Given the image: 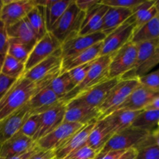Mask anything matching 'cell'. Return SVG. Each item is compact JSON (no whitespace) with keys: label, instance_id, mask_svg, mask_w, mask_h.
<instances>
[{"label":"cell","instance_id":"49","mask_svg":"<svg viewBox=\"0 0 159 159\" xmlns=\"http://www.w3.org/2000/svg\"><path fill=\"white\" fill-rule=\"evenodd\" d=\"M144 110H159V96H157Z\"/></svg>","mask_w":159,"mask_h":159},{"label":"cell","instance_id":"3","mask_svg":"<svg viewBox=\"0 0 159 159\" xmlns=\"http://www.w3.org/2000/svg\"><path fill=\"white\" fill-rule=\"evenodd\" d=\"M110 60H111V54L100 56L96 59L92 64L83 81L79 85L75 87L65 97H64L61 102L66 105L81 93H84L100 82L109 79L108 69Z\"/></svg>","mask_w":159,"mask_h":159},{"label":"cell","instance_id":"52","mask_svg":"<svg viewBox=\"0 0 159 159\" xmlns=\"http://www.w3.org/2000/svg\"><path fill=\"white\" fill-rule=\"evenodd\" d=\"M5 55H0V75H1V71H2V66L3 61H4V58H5Z\"/></svg>","mask_w":159,"mask_h":159},{"label":"cell","instance_id":"20","mask_svg":"<svg viewBox=\"0 0 159 159\" xmlns=\"http://www.w3.org/2000/svg\"><path fill=\"white\" fill-rule=\"evenodd\" d=\"M36 142L32 138L18 133L0 145V159L21 155L32 149Z\"/></svg>","mask_w":159,"mask_h":159},{"label":"cell","instance_id":"33","mask_svg":"<svg viewBox=\"0 0 159 159\" xmlns=\"http://www.w3.org/2000/svg\"><path fill=\"white\" fill-rule=\"evenodd\" d=\"M25 64L6 54L2 66L1 74L10 79H17L24 75Z\"/></svg>","mask_w":159,"mask_h":159},{"label":"cell","instance_id":"25","mask_svg":"<svg viewBox=\"0 0 159 159\" xmlns=\"http://www.w3.org/2000/svg\"><path fill=\"white\" fill-rule=\"evenodd\" d=\"M132 16V10L117 7H109L102 20L101 32L106 36L119 27Z\"/></svg>","mask_w":159,"mask_h":159},{"label":"cell","instance_id":"48","mask_svg":"<svg viewBox=\"0 0 159 159\" xmlns=\"http://www.w3.org/2000/svg\"><path fill=\"white\" fill-rule=\"evenodd\" d=\"M137 157H138V151L136 148H133L126 150L119 159H137Z\"/></svg>","mask_w":159,"mask_h":159},{"label":"cell","instance_id":"28","mask_svg":"<svg viewBox=\"0 0 159 159\" xmlns=\"http://www.w3.org/2000/svg\"><path fill=\"white\" fill-rule=\"evenodd\" d=\"M155 0H143L142 2L132 9V18L134 23V31L158 16Z\"/></svg>","mask_w":159,"mask_h":159},{"label":"cell","instance_id":"15","mask_svg":"<svg viewBox=\"0 0 159 159\" xmlns=\"http://www.w3.org/2000/svg\"><path fill=\"white\" fill-rule=\"evenodd\" d=\"M105 37L106 35L103 33L97 32L88 35H78L67 40L61 45L62 59L88 49L90 47L102 42Z\"/></svg>","mask_w":159,"mask_h":159},{"label":"cell","instance_id":"46","mask_svg":"<svg viewBox=\"0 0 159 159\" xmlns=\"http://www.w3.org/2000/svg\"><path fill=\"white\" fill-rule=\"evenodd\" d=\"M54 151H43L40 150L37 153L33 155L29 159H54Z\"/></svg>","mask_w":159,"mask_h":159},{"label":"cell","instance_id":"43","mask_svg":"<svg viewBox=\"0 0 159 159\" xmlns=\"http://www.w3.org/2000/svg\"><path fill=\"white\" fill-rule=\"evenodd\" d=\"M15 79H10L1 74L0 75V100L4 96L8 89L10 88L11 85L15 82Z\"/></svg>","mask_w":159,"mask_h":159},{"label":"cell","instance_id":"6","mask_svg":"<svg viewBox=\"0 0 159 159\" xmlns=\"http://www.w3.org/2000/svg\"><path fill=\"white\" fill-rule=\"evenodd\" d=\"M139 85L140 82L138 78L120 79L119 82L108 93L102 105L99 107V110L101 113L100 119H102L114 111Z\"/></svg>","mask_w":159,"mask_h":159},{"label":"cell","instance_id":"38","mask_svg":"<svg viewBox=\"0 0 159 159\" xmlns=\"http://www.w3.org/2000/svg\"><path fill=\"white\" fill-rule=\"evenodd\" d=\"M140 85L151 89L159 91V69L138 77Z\"/></svg>","mask_w":159,"mask_h":159},{"label":"cell","instance_id":"8","mask_svg":"<svg viewBox=\"0 0 159 159\" xmlns=\"http://www.w3.org/2000/svg\"><path fill=\"white\" fill-rule=\"evenodd\" d=\"M152 134L144 130L134 128H128L115 133L106 144L100 152L110 151H126L133 148H137L141 142ZM99 152V153H100Z\"/></svg>","mask_w":159,"mask_h":159},{"label":"cell","instance_id":"54","mask_svg":"<svg viewBox=\"0 0 159 159\" xmlns=\"http://www.w3.org/2000/svg\"><path fill=\"white\" fill-rule=\"evenodd\" d=\"M158 128H159V123H158Z\"/></svg>","mask_w":159,"mask_h":159},{"label":"cell","instance_id":"21","mask_svg":"<svg viewBox=\"0 0 159 159\" xmlns=\"http://www.w3.org/2000/svg\"><path fill=\"white\" fill-rule=\"evenodd\" d=\"M108 9V6L102 4L100 1H99L89 10L87 11L79 35H88L101 32L103 17Z\"/></svg>","mask_w":159,"mask_h":159},{"label":"cell","instance_id":"2","mask_svg":"<svg viewBox=\"0 0 159 159\" xmlns=\"http://www.w3.org/2000/svg\"><path fill=\"white\" fill-rule=\"evenodd\" d=\"M85 15V12L81 11L75 5V0H72L63 15L48 32L61 45L67 40L79 35Z\"/></svg>","mask_w":159,"mask_h":159},{"label":"cell","instance_id":"44","mask_svg":"<svg viewBox=\"0 0 159 159\" xmlns=\"http://www.w3.org/2000/svg\"><path fill=\"white\" fill-rule=\"evenodd\" d=\"M125 151H110L98 153L95 159H119Z\"/></svg>","mask_w":159,"mask_h":159},{"label":"cell","instance_id":"9","mask_svg":"<svg viewBox=\"0 0 159 159\" xmlns=\"http://www.w3.org/2000/svg\"><path fill=\"white\" fill-rule=\"evenodd\" d=\"M134 32V23L132 16H130L119 27L106 36L102 42L100 56L113 54L123 46L131 41Z\"/></svg>","mask_w":159,"mask_h":159},{"label":"cell","instance_id":"47","mask_svg":"<svg viewBox=\"0 0 159 159\" xmlns=\"http://www.w3.org/2000/svg\"><path fill=\"white\" fill-rule=\"evenodd\" d=\"M40 150H41V149L39 148L38 146H37V144H36V145L34 146L32 149H30V150L28 151V152H25V153L21 154V155H16V156H13V157H10V158H5V159H29L30 157H32L33 155H35L36 153H37Z\"/></svg>","mask_w":159,"mask_h":159},{"label":"cell","instance_id":"17","mask_svg":"<svg viewBox=\"0 0 159 159\" xmlns=\"http://www.w3.org/2000/svg\"><path fill=\"white\" fill-rule=\"evenodd\" d=\"M66 105L61 103L40 114V125L33 140L34 142L43 138L58 127L64 121Z\"/></svg>","mask_w":159,"mask_h":159},{"label":"cell","instance_id":"5","mask_svg":"<svg viewBox=\"0 0 159 159\" xmlns=\"http://www.w3.org/2000/svg\"><path fill=\"white\" fill-rule=\"evenodd\" d=\"M137 44L129 42L111 54L108 79H122L134 68L137 59Z\"/></svg>","mask_w":159,"mask_h":159},{"label":"cell","instance_id":"39","mask_svg":"<svg viewBox=\"0 0 159 159\" xmlns=\"http://www.w3.org/2000/svg\"><path fill=\"white\" fill-rule=\"evenodd\" d=\"M93 62H90V63L85 64V65H81V66L76 67V68L67 71L68 73V75H69L73 84L75 85V87L77 86L78 85H79L83 81V79L86 76L87 73H88Z\"/></svg>","mask_w":159,"mask_h":159},{"label":"cell","instance_id":"23","mask_svg":"<svg viewBox=\"0 0 159 159\" xmlns=\"http://www.w3.org/2000/svg\"><path fill=\"white\" fill-rule=\"evenodd\" d=\"M113 134H114L105 120H99L90 132L86 145L93 148L98 154L102 151Z\"/></svg>","mask_w":159,"mask_h":159},{"label":"cell","instance_id":"41","mask_svg":"<svg viewBox=\"0 0 159 159\" xmlns=\"http://www.w3.org/2000/svg\"><path fill=\"white\" fill-rule=\"evenodd\" d=\"M142 2L143 0H101L100 3L108 7L124 8L132 10L135 6Z\"/></svg>","mask_w":159,"mask_h":159},{"label":"cell","instance_id":"13","mask_svg":"<svg viewBox=\"0 0 159 159\" xmlns=\"http://www.w3.org/2000/svg\"><path fill=\"white\" fill-rule=\"evenodd\" d=\"M34 7L33 0H3L0 20L6 27L12 26L26 18Z\"/></svg>","mask_w":159,"mask_h":159},{"label":"cell","instance_id":"45","mask_svg":"<svg viewBox=\"0 0 159 159\" xmlns=\"http://www.w3.org/2000/svg\"><path fill=\"white\" fill-rule=\"evenodd\" d=\"M98 2L99 1L96 0H76V1L75 0L77 7L84 12H86L87 11L89 10L93 6L98 3Z\"/></svg>","mask_w":159,"mask_h":159},{"label":"cell","instance_id":"27","mask_svg":"<svg viewBox=\"0 0 159 159\" xmlns=\"http://www.w3.org/2000/svg\"><path fill=\"white\" fill-rule=\"evenodd\" d=\"M6 33L9 38L19 39L33 48L38 41L37 36L26 19L6 27Z\"/></svg>","mask_w":159,"mask_h":159},{"label":"cell","instance_id":"18","mask_svg":"<svg viewBox=\"0 0 159 159\" xmlns=\"http://www.w3.org/2000/svg\"><path fill=\"white\" fill-rule=\"evenodd\" d=\"M97 121L85 125L54 151V159H63L74 151L86 144L89 134Z\"/></svg>","mask_w":159,"mask_h":159},{"label":"cell","instance_id":"12","mask_svg":"<svg viewBox=\"0 0 159 159\" xmlns=\"http://www.w3.org/2000/svg\"><path fill=\"white\" fill-rule=\"evenodd\" d=\"M61 48V43L50 32L37 41L25 63V72L48 58Z\"/></svg>","mask_w":159,"mask_h":159},{"label":"cell","instance_id":"53","mask_svg":"<svg viewBox=\"0 0 159 159\" xmlns=\"http://www.w3.org/2000/svg\"><path fill=\"white\" fill-rule=\"evenodd\" d=\"M3 6V0H0V13H1L2 9Z\"/></svg>","mask_w":159,"mask_h":159},{"label":"cell","instance_id":"29","mask_svg":"<svg viewBox=\"0 0 159 159\" xmlns=\"http://www.w3.org/2000/svg\"><path fill=\"white\" fill-rule=\"evenodd\" d=\"M159 39V16H156L147 23L134 32L132 43L138 44L143 42Z\"/></svg>","mask_w":159,"mask_h":159},{"label":"cell","instance_id":"36","mask_svg":"<svg viewBox=\"0 0 159 159\" xmlns=\"http://www.w3.org/2000/svg\"><path fill=\"white\" fill-rule=\"evenodd\" d=\"M135 148L138 151L137 159H159V147L155 143L152 134Z\"/></svg>","mask_w":159,"mask_h":159},{"label":"cell","instance_id":"19","mask_svg":"<svg viewBox=\"0 0 159 159\" xmlns=\"http://www.w3.org/2000/svg\"><path fill=\"white\" fill-rule=\"evenodd\" d=\"M61 103L63 102H61L60 98L48 85L39 91L30 100L27 106L31 115H40Z\"/></svg>","mask_w":159,"mask_h":159},{"label":"cell","instance_id":"1","mask_svg":"<svg viewBox=\"0 0 159 159\" xmlns=\"http://www.w3.org/2000/svg\"><path fill=\"white\" fill-rule=\"evenodd\" d=\"M57 76L38 82H32L23 75L16 80L0 100V120L26 106L39 91L48 86Z\"/></svg>","mask_w":159,"mask_h":159},{"label":"cell","instance_id":"32","mask_svg":"<svg viewBox=\"0 0 159 159\" xmlns=\"http://www.w3.org/2000/svg\"><path fill=\"white\" fill-rule=\"evenodd\" d=\"M72 0H51L48 6L44 7L45 21L48 31L63 15Z\"/></svg>","mask_w":159,"mask_h":159},{"label":"cell","instance_id":"16","mask_svg":"<svg viewBox=\"0 0 159 159\" xmlns=\"http://www.w3.org/2000/svg\"><path fill=\"white\" fill-rule=\"evenodd\" d=\"M158 96L159 91L151 89L140 85L115 110H126L132 111H142Z\"/></svg>","mask_w":159,"mask_h":159},{"label":"cell","instance_id":"35","mask_svg":"<svg viewBox=\"0 0 159 159\" xmlns=\"http://www.w3.org/2000/svg\"><path fill=\"white\" fill-rule=\"evenodd\" d=\"M49 86L60 98L61 100H62V99L75 88V85L68 72L62 73L57 75L51 82Z\"/></svg>","mask_w":159,"mask_h":159},{"label":"cell","instance_id":"24","mask_svg":"<svg viewBox=\"0 0 159 159\" xmlns=\"http://www.w3.org/2000/svg\"><path fill=\"white\" fill-rule=\"evenodd\" d=\"M99 109L82 107H66L64 121L87 125L100 119Z\"/></svg>","mask_w":159,"mask_h":159},{"label":"cell","instance_id":"34","mask_svg":"<svg viewBox=\"0 0 159 159\" xmlns=\"http://www.w3.org/2000/svg\"><path fill=\"white\" fill-rule=\"evenodd\" d=\"M33 48V47L19 39L9 38L7 54L25 64Z\"/></svg>","mask_w":159,"mask_h":159},{"label":"cell","instance_id":"50","mask_svg":"<svg viewBox=\"0 0 159 159\" xmlns=\"http://www.w3.org/2000/svg\"><path fill=\"white\" fill-rule=\"evenodd\" d=\"M152 137H153L154 140H155V143L158 144V146L159 147V128L156 129L155 131L152 132Z\"/></svg>","mask_w":159,"mask_h":159},{"label":"cell","instance_id":"26","mask_svg":"<svg viewBox=\"0 0 159 159\" xmlns=\"http://www.w3.org/2000/svg\"><path fill=\"white\" fill-rule=\"evenodd\" d=\"M141 111H132V110H117L102 118L106 120L113 134L128 128L131 126L135 118Z\"/></svg>","mask_w":159,"mask_h":159},{"label":"cell","instance_id":"51","mask_svg":"<svg viewBox=\"0 0 159 159\" xmlns=\"http://www.w3.org/2000/svg\"><path fill=\"white\" fill-rule=\"evenodd\" d=\"M155 9L157 11V13L159 16V0H155V4H154Z\"/></svg>","mask_w":159,"mask_h":159},{"label":"cell","instance_id":"7","mask_svg":"<svg viewBox=\"0 0 159 159\" xmlns=\"http://www.w3.org/2000/svg\"><path fill=\"white\" fill-rule=\"evenodd\" d=\"M120 79H107L100 82L81 93L77 97L67 103L66 107H82L99 109L110 90L116 85Z\"/></svg>","mask_w":159,"mask_h":159},{"label":"cell","instance_id":"11","mask_svg":"<svg viewBox=\"0 0 159 159\" xmlns=\"http://www.w3.org/2000/svg\"><path fill=\"white\" fill-rule=\"evenodd\" d=\"M61 61L60 48L52 55L26 71L23 76L34 82H38L52 76H57L61 74Z\"/></svg>","mask_w":159,"mask_h":159},{"label":"cell","instance_id":"55","mask_svg":"<svg viewBox=\"0 0 159 159\" xmlns=\"http://www.w3.org/2000/svg\"></svg>","mask_w":159,"mask_h":159},{"label":"cell","instance_id":"31","mask_svg":"<svg viewBox=\"0 0 159 159\" xmlns=\"http://www.w3.org/2000/svg\"><path fill=\"white\" fill-rule=\"evenodd\" d=\"M25 19L36 34L38 40L48 32L45 21L44 7L43 6H34Z\"/></svg>","mask_w":159,"mask_h":159},{"label":"cell","instance_id":"40","mask_svg":"<svg viewBox=\"0 0 159 159\" xmlns=\"http://www.w3.org/2000/svg\"><path fill=\"white\" fill-rule=\"evenodd\" d=\"M97 153L85 144L83 147L74 151L63 159H95Z\"/></svg>","mask_w":159,"mask_h":159},{"label":"cell","instance_id":"14","mask_svg":"<svg viewBox=\"0 0 159 159\" xmlns=\"http://www.w3.org/2000/svg\"><path fill=\"white\" fill-rule=\"evenodd\" d=\"M27 104L0 120V145L20 132L25 120L30 116Z\"/></svg>","mask_w":159,"mask_h":159},{"label":"cell","instance_id":"37","mask_svg":"<svg viewBox=\"0 0 159 159\" xmlns=\"http://www.w3.org/2000/svg\"><path fill=\"white\" fill-rule=\"evenodd\" d=\"M40 125V116L38 114L30 115L25 120L19 133L30 138H34ZM34 141V140H33Z\"/></svg>","mask_w":159,"mask_h":159},{"label":"cell","instance_id":"42","mask_svg":"<svg viewBox=\"0 0 159 159\" xmlns=\"http://www.w3.org/2000/svg\"><path fill=\"white\" fill-rule=\"evenodd\" d=\"M9 47V37L6 33V27L0 20V55L7 54Z\"/></svg>","mask_w":159,"mask_h":159},{"label":"cell","instance_id":"30","mask_svg":"<svg viewBox=\"0 0 159 159\" xmlns=\"http://www.w3.org/2000/svg\"><path fill=\"white\" fill-rule=\"evenodd\" d=\"M159 110H144L137 116L130 127L152 134L158 128Z\"/></svg>","mask_w":159,"mask_h":159},{"label":"cell","instance_id":"4","mask_svg":"<svg viewBox=\"0 0 159 159\" xmlns=\"http://www.w3.org/2000/svg\"><path fill=\"white\" fill-rule=\"evenodd\" d=\"M137 47L138 52L134 67L122 79L141 77L150 72L159 64V39L138 43Z\"/></svg>","mask_w":159,"mask_h":159},{"label":"cell","instance_id":"10","mask_svg":"<svg viewBox=\"0 0 159 159\" xmlns=\"http://www.w3.org/2000/svg\"><path fill=\"white\" fill-rule=\"evenodd\" d=\"M84 126L76 123L63 121L51 133L36 141V144L41 150L54 151Z\"/></svg>","mask_w":159,"mask_h":159},{"label":"cell","instance_id":"22","mask_svg":"<svg viewBox=\"0 0 159 159\" xmlns=\"http://www.w3.org/2000/svg\"><path fill=\"white\" fill-rule=\"evenodd\" d=\"M102 42H99L78 54H73V55L62 59L61 74L67 72L76 67L94 61L100 56Z\"/></svg>","mask_w":159,"mask_h":159}]
</instances>
